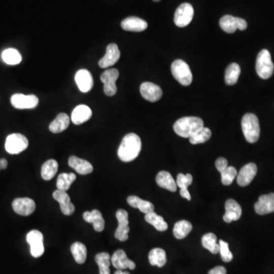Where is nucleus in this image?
<instances>
[{
	"label": "nucleus",
	"mask_w": 274,
	"mask_h": 274,
	"mask_svg": "<svg viewBox=\"0 0 274 274\" xmlns=\"http://www.w3.org/2000/svg\"><path fill=\"white\" fill-rule=\"evenodd\" d=\"M142 148L140 137L136 134H128L124 137L117 155L119 159L125 162H129L137 159Z\"/></svg>",
	"instance_id": "obj_1"
},
{
	"label": "nucleus",
	"mask_w": 274,
	"mask_h": 274,
	"mask_svg": "<svg viewBox=\"0 0 274 274\" xmlns=\"http://www.w3.org/2000/svg\"><path fill=\"white\" fill-rule=\"evenodd\" d=\"M240 73H241V68L239 65L235 63L231 64L227 67L225 73V82L229 85H235L238 82Z\"/></svg>",
	"instance_id": "obj_33"
},
{
	"label": "nucleus",
	"mask_w": 274,
	"mask_h": 274,
	"mask_svg": "<svg viewBox=\"0 0 274 274\" xmlns=\"http://www.w3.org/2000/svg\"><path fill=\"white\" fill-rule=\"evenodd\" d=\"M1 160V159H0ZM2 170V167H1V162H0V171Z\"/></svg>",
	"instance_id": "obj_48"
},
{
	"label": "nucleus",
	"mask_w": 274,
	"mask_h": 274,
	"mask_svg": "<svg viewBox=\"0 0 274 274\" xmlns=\"http://www.w3.org/2000/svg\"><path fill=\"white\" fill-rule=\"evenodd\" d=\"M216 167L220 173L228 168V161L225 158H219L216 161Z\"/></svg>",
	"instance_id": "obj_43"
},
{
	"label": "nucleus",
	"mask_w": 274,
	"mask_h": 274,
	"mask_svg": "<svg viewBox=\"0 0 274 274\" xmlns=\"http://www.w3.org/2000/svg\"><path fill=\"white\" fill-rule=\"evenodd\" d=\"M192 229V224L190 222L180 220L174 225L173 233L177 239H183L189 235Z\"/></svg>",
	"instance_id": "obj_29"
},
{
	"label": "nucleus",
	"mask_w": 274,
	"mask_h": 274,
	"mask_svg": "<svg viewBox=\"0 0 274 274\" xmlns=\"http://www.w3.org/2000/svg\"><path fill=\"white\" fill-rule=\"evenodd\" d=\"M96 261L99 267V273L111 274L110 265L111 264V258L109 254L102 252L96 256Z\"/></svg>",
	"instance_id": "obj_38"
},
{
	"label": "nucleus",
	"mask_w": 274,
	"mask_h": 274,
	"mask_svg": "<svg viewBox=\"0 0 274 274\" xmlns=\"http://www.w3.org/2000/svg\"><path fill=\"white\" fill-rule=\"evenodd\" d=\"M193 177L191 174H179L177 177V186L180 190H188V187L192 184Z\"/></svg>",
	"instance_id": "obj_42"
},
{
	"label": "nucleus",
	"mask_w": 274,
	"mask_h": 274,
	"mask_svg": "<svg viewBox=\"0 0 274 274\" xmlns=\"http://www.w3.org/2000/svg\"><path fill=\"white\" fill-rule=\"evenodd\" d=\"M220 25L226 33L232 34L236 32L237 29L240 31L246 30L248 27V23L242 18H235L232 15H226L222 17L220 21Z\"/></svg>",
	"instance_id": "obj_11"
},
{
	"label": "nucleus",
	"mask_w": 274,
	"mask_h": 274,
	"mask_svg": "<svg viewBox=\"0 0 274 274\" xmlns=\"http://www.w3.org/2000/svg\"><path fill=\"white\" fill-rule=\"evenodd\" d=\"M116 217L118 221V227L116 229L115 238L120 241H127L130 232L128 212L125 209H118L116 212Z\"/></svg>",
	"instance_id": "obj_12"
},
{
	"label": "nucleus",
	"mask_w": 274,
	"mask_h": 274,
	"mask_svg": "<svg viewBox=\"0 0 274 274\" xmlns=\"http://www.w3.org/2000/svg\"><path fill=\"white\" fill-rule=\"evenodd\" d=\"M70 117L65 113H61L51 122L49 126V129L53 134H59L66 131L70 126Z\"/></svg>",
	"instance_id": "obj_27"
},
{
	"label": "nucleus",
	"mask_w": 274,
	"mask_h": 274,
	"mask_svg": "<svg viewBox=\"0 0 274 274\" xmlns=\"http://www.w3.org/2000/svg\"><path fill=\"white\" fill-rule=\"evenodd\" d=\"M76 179V175L74 173H62L58 176L56 188L59 191H67Z\"/></svg>",
	"instance_id": "obj_34"
},
{
	"label": "nucleus",
	"mask_w": 274,
	"mask_h": 274,
	"mask_svg": "<svg viewBox=\"0 0 274 274\" xmlns=\"http://www.w3.org/2000/svg\"><path fill=\"white\" fill-rule=\"evenodd\" d=\"M255 212L259 215H266L274 212V194L262 195L255 205Z\"/></svg>",
	"instance_id": "obj_21"
},
{
	"label": "nucleus",
	"mask_w": 274,
	"mask_h": 274,
	"mask_svg": "<svg viewBox=\"0 0 274 274\" xmlns=\"http://www.w3.org/2000/svg\"><path fill=\"white\" fill-rule=\"evenodd\" d=\"M202 245L204 249H207L212 254H218L220 252V244L217 243V237L215 234L207 233L202 238Z\"/></svg>",
	"instance_id": "obj_35"
},
{
	"label": "nucleus",
	"mask_w": 274,
	"mask_h": 274,
	"mask_svg": "<svg viewBox=\"0 0 274 274\" xmlns=\"http://www.w3.org/2000/svg\"><path fill=\"white\" fill-rule=\"evenodd\" d=\"M258 173V167L255 163L245 165L237 174V183L241 187H246L252 183Z\"/></svg>",
	"instance_id": "obj_15"
},
{
	"label": "nucleus",
	"mask_w": 274,
	"mask_h": 274,
	"mask_svg": "<svg viewBox=\"0 0 274 274\" xmlns=\"http://www.w3.org/2000/svg\"><path fill=\"white\" fill-rule=\"evenodd\" d=\"M156 183L161 188L168 190L171 192L177 191V184L168 171H162L159 172L156 176Z\"/></svg>",
	"instance_id": "obj_26"
},
{
	"label": "nucleus",
	"mask_w": 274,
	"mask_h": 274,
	"mask_svg": "<svg viewBox=\"0 0 274 274\" xmlns=\"http://www.w3.org/2000/svg\"><path fill=\"white\" fill-rule=\"evenodd\" d=\"M83 219L87 223H93V227L96 232H101L105 229V220L100 211L98 209L84 212Z\"/></svg>",
	"instance_id": "obj_25"
},
{
	"label": "nucleus",
	"mask_w": 274,
	"mask_h": 274,
	"mask_svg": "<svg viewBox=\"0 0 274 274\" xmlns=\"http://www.w3.org/2000/svg\"><path fill=\"white\" fill-rule=\"evenodd\" d=\"M145 220L147 223L154 226L159 232H165L168 229V224L164 220L163 217L158 215L154 211L145 214Z\"/></svg>",
	"instance_id": "obj_32"
},
{
	"label": "nucleus",
	"mask_w": 274,
	"mask_h": 274,
	"mask_svg": "<svg viewBox=\"0 0 274 274\" xmlns=\"http://www.w3.org/2000/svg\"><path fill=\"white\" fill-rule=\"evenodd\" d=\"M71 252L77 264H82L86 261L87 249L82 243L75 242L72 245Z\"/></svg>",
	"instance_id": "obj_37"
},
{
	"label": "nucleus",
	"mask_w": 274,
	"mask_h": 274,
	"mask_svg": "<svg viewBox=\"0 0 274 274\" xmlns=\"http://www.w3.org/2000/svg\"><path fill=\"white\" fill-rule=\"evenodd\" d=\"M111 264L117 270H134L136 268V264L134 261L130 260L127 256L125 251L117 250L114 252L111 257Z\"/></svg>",
	"instance_id": "obj_17"
},
{
	"label": "nucleus",
	"mask_w": 274,
	"mask_h": 274,
	"mask_svg": "<svg viewBox=\"0 0 274 274\" xmlns=\"http://www.w3.org/2000/svg\"><path fill=\"white\" fill-rule=\"evenodd\" d=\"M148 261L153 266L162 267L167 262L166 253L162 249H154L148 254Z\"/></svg>",
	"instance_id": "obj_31"
},
{
	"label": "nucleus",
	"mask_w": 274,
	"mask_h": 274,
	"mask_svg": "<svg viewBox=\"0 0 274 274\" xmlns=\"http://www.w3.org/2000/svg\"><path fill=\"white\" fill-rule=\"evenodd\" d=\"M0 162H1L2 169H6L8 166V161L6 159H2Z\"/></svg>",
	"instance_id": "obj_46"
},
{
	"label": "nucleus",
	"mask_w": 274,
	"mask_h": 274,
	"mask_svg": "<svg viewBox=\"0 0 274 274\" xmlns=\"http://www.w3.org/2000/svg\"><path fill=\"white\" fill-rule=\"evenodd\" d=\"M3 60L8 65H18L21 62V53L18 50L14 48H8L5 50L2 53Z\"/></svg>",
	"instance_id": "obj_36"
},
{
	"label": "nucleus",
	"mask_w": 274,
	"mask_h": 274,
	"mask_svg": "<svg viewBox=\"0 0 274 274\" xmlns=\"http://www.w3.org/2000/svg\"><path fill=\"white\" fill-rule=\"evenodd\" d=\"M140 93L143 99L150 102H158L162 96V88L151 82H143L140 86Z\"/></svg>",
	"instance_id": "obj_16"
},
{
	"label": "nucleus",
	"mask_w": 274,
	"mask_h": 274,
	"mask_svg": "<svg viewBox=\"0 0 274 274\" xmlns=\"http://www.w3.org/2000/svg\"><path fill=\"white\" fill-rule=\"evenodd\" d=\"M57 171L58 162L54 159H49L41 167V177L45 180H51Z\"/></svg>",
	"instance_id": "obj_30"
},
{
	"label": "nucleus",
	"mask_w": 274,
	"mask_h": 274,
	"mask_svg": "<svg viewBox=\"0 0 274 274\" xmlns=\"http://www.w3.org/2000/svg\"><path fill=\"white\" fill-rule=\"evenodd\" d=\"M171 73L174 79L184 86L191 85L193 80L192 73L189 66L181 59L174 60L171 64Z\"/></svg>",
	"instance_id": "obj_5"
},
{
	"label": "nucleus",
	"mask_w": 274,
	"mask_h": 274,
	"mask_svg": "<svg viewBox=\"0 0 274 274\" xmlns=\"http://www.w3.org/2000/svg\"><path fill=\"white\" fill-rule=\"evenodd\" d=\"M12 208L18 215L27 217L35 212L36 204L32 199L23 197V198H17L14 200L12 203Z\"/></svg>",
	"instance_id": "obj_13"
},
{
	"label": "nucleus",
	"mask_w": 274,
	"mask_h": 274,
	"mask_svg": "<svg viewBox=\"0 0 274 274\" xmlns=\"http://www.w3.org/2000/svg\"><path fill=\"white\" fill-rule=\"evenodd\" d=\"M28 146L27 138L21 134H12L8 136L5 142V148L9 154L17 155L22 153Z\"/></svg>",
	"instance_id": "obj_6"
},
{
	"label": "nucleus",
	"mask_w": 274,
	"mask_h": 274,
	"mask_svg": "<svg viewBox=\"0 0 274 274\" xmlns=\"http://www.w3.org/2000/svg\"><path fill=\"white\" fill-rule=\"evenodd\" d=\"M153 1H155V2H159V1H160V0H153Z\"/></svg>",
	"instance_id": "obj_49"
},
{
	"label": "nucleus",
	"mask_w": 274,
	"mask_h": 274,
	"mask_svg": "<svg viewBox=\"0 0 274 274\" xmlns=\"http://www.w3.org/2000/svg\"><path fill=\"white\" fill-rule=\"evenodd\" d=\"M241 128L246 140L250 143L258 142L260 137V125L258 117L254 114H246L241 120Z\"/></svg>",
	"instance_id": "obj_3"
},
{
	"label": "nucleus",
	"mask_w": 274,
	"mask_h": 274,
	"mask_svg": "<svg viewBox=\"0 0 274 274\" xmlns=\"http://www.w3.org/2000/svg\"><path fill=\"white\" fill-rule=\"evenodd\" d=\"M128 203L130 206L139 209L142 214H147L154 211V205L147 200H142L137 196H130L128 198Z\"/></svg>",
	"instance_id": "obj_28"
},
{
	"label": "nucleus",
	"mask_w": 274,
	"mask_h": 274,
	"mask_svg": "<svg viewBox=\"0 0 274 274\" xmlns=\"http://www.w3.org/2000/svg\"><path fill=\"white\" fill-rule=\"evenodd\" d=\"M68 163L70 167L82 175L91 174L93 171V165L85 159H79L75 156H70Z\"/></svg>",
	"instance_id": "obj_23"
},
{
	"label": "nucleus",
	"mask_w": 274,
	"mask_h": 274,
	"mask_svg": "<svg viewBox=\"0 0 274 274\" xmlns=\"http://www.w3.org/2000/svg\"><path fill=\"white\" fill-rule=\"evenodd\" d=\"M93 116V111L89 107L85 105H78L71 114V120L76 125H80L88 121Z\"/></svg>",
	"instance_id": "obj_22"
},
{
	"label": "nucleus",
	"mask_w": 274,
	"mask_h": 274,
	"mask_svg": "<svg viewBox=\"0 0 274 274\" xmlns=\"http://www.w3.org/2000/svg\"><path fill=\"white\" fill-rule=\"evenodd\" d=\"M227 271H226V269L224 267H222V266H219V267H215V268L212 269V270H209V273L208 274H226Z\"/></svg>",
	"instance_id": "obj_44"
},
{
	"label": "nucleus",
	"mask_w": 274,
	"mask_h": 274,
	"mask_svg": "<svg viewBox=\"0 0 274 274\" xmlns=\"http://www.w3.org/2000/svg\"><path fill=\"white\" fill-rule=\"evenodd\" d=\"M76 85L82 93H86L91 91L93 87V78L88 70L82 69L75 76Z\"/></svg>",
	"instance_id": "obj_19"
},
{
	"label": "nucleus",
	"mask_w": 274,
	"mask_h": 274,
	"mask_svg": "<svg viewBox=\"0 0 274 274\" xmlns=\"http://www.w3.org/2000/svg\"><path fill=\"white\" fill-rule=\"evenodd\" d=\"M114 274H131L130 273H128V272L127 271H124V270H117V271L114 273Z\"/></svg>",
	"instance_id": "obj_47"
},
{
	"label": "nucleus",
	"mask_w": 274,
	"mask_h": 274,
	"mask_svg": "<svg viewBox=\"0 0 274 274\" xmlns=\"http://www.w3.org/2000/svg\"><path fill=\"white\" fill-rule=\"evenodd\" d=\"M226 214L223 216V220L226 223H231L232 221L239 220L242 214L241 206L235 200L229 199L225 204Z\"/></svg>",
	"instance_id": "obj_20"
},
{
	"label": "nucleus",
	"mask_w": 274,
	"mask_h": 274,
	"mask_svg": "<svg viewBox=\"0 0 274 274\" xmlns=\"http://www.w3.org/2000/svg\"><path fill=\"white\" fill-rule=\"evenodd\" d=\"M237 174L238 172L236 168L232 166H228L226 169L221 172L222 183L224 185H230L233 182L234 179L237 177Z\"/></svg>",
	"instance_id": "obj_40"
},
{
	"label": "nucleus",
	"mask_w": 274,
	"mask_h": 274,
	"mask_svg": "<svg viewBox=\"0 0 274 274\" xmlns=\"http://www.w3.org/2000/svg\"><path fill=\"white\" fill-rule=\"evenodd\" d=\"M194 8L189 3H182L179 6L174 14V23L177 27L188 26L194 18Z\"/></svg>",
	"instance_id": "obj_9"
},
{
	"label": "nucleus",
	"mask_w": 274,
	"mask_h": 274,
	"mask_svg": "<svg viewBox=\"0 0 274 274\" xmlns=\"http://www.w3.org/2000/svg\"><path fill=\"white\" fill-rule=\"evenodd\" d=\"M256 71L258 76L263 79H269L273 75L274 65L271 55L266 49L261 50L257 56Z\"/></svg>",
	"instance_id": "obj_4"
},
{
	"label": "nucleus",
	"mask_w": 274,
	"mask_h": 274,
	"mask_svg": "<svg viewBox=\"0 0 274 274\" xmlns=\"http://www.w3.org/2000/svg\"><path fill=\"white\" fill-rule=\"evenodd\" d=\"M53 197L59 203L61 211L64 215L70 216L75 212L74 205L71 203L70 196L67 194V191L56 190L53 192Z\"/></svg>",
	"instance_id": "obj_18"
},
{
	"label": "nucleus",
	"mask_w": 274,
	"mask_h": 274,
	"mask_svg": "<svg viewBox=\"0 0 274 274\" xmlns=\"http://www.w3.org/2000/svg\"><path fill=\"white\" fill-rule=\"evenodd\" d=\"M122 28L128 32H143L148 27V24L145 20L138 17H129L125 18L121 22Z\"/></svg>",
	"instance_id": "obj_24"
},
{
	"label": "nucleus",
	"mask_w": 274,
	"mask_h": 274,
	"mask_svg": "<svg viewBox=\"0 0 274 274\" xmlns=\"http://www.w3.org/2000/svg\"><path fill=\"white\" fill-rule=\"evenodd\" d=\"M120 57V52L118 46L111 44L107 47L105 56L99 60V66L102 69L108 68L117 64Z\"/></svg>",
	"instance_id": "obj_14"
},
{
	"label": "nucleus",
	"mask_w": 274,
	"mask_h": 274,
	"mask_svg": "<svg viewBox=\"0 0 274 274\" xmlns=\"http://www.w3.org/2000/svg\"><path fill=\"white\" fill-rule=\"evenodd\" d=\"M26 241L30 246L31 255L40 258L44 252V235L38 230H32L27 233Z\"/></svg>",
	"instance_id": "obj_7"
},
{
	"label": "nucleus",
	"mask_w": 274,
	"mask_h": 274,
	"mask_svg": "<svg viewBox=\"0 0 274 274\" xmlns=\"http://www.w3.org/2000/svg\"><path fill=\"white\" fill-rule=\"evenodd\" d=\"M203 128V121L197 117H185L179 119L174 125V131L177 135L184 138H190L199 130Z\"/></svg>",
	"instance_id": "obj_2"
},
{
	"label": "nucleus",
	"mask_w": 274,
	"mask_h": 274,
	"mask_svg": "<svg viewBox=\"0 0 274 274\" xmlns=\"http://www.w3.org/2000/svg\"><path fill=\"white\" fill-rule=\"evenodd\" d=\"M220 255H221L222 260L224 262L229 263L233 259V255L229 250V244L223 240H220Z\"/></svg>",
	"instance_id": "obj_41"
},
{
	"label": "nucleus",
	"mask_w": 274,
	"mask_h": 274,
	"mask_svg": "<svg viewBox=\"0 0 274 274\" xmlns=\"http://www.w3.org/2000/svg\"><path fill=\"white\" fill-rule=\"evenodd\" d=\"M211 136H212V132H211L210 130L203 127V128L199 130L196 134H194L192 137L189 138L190 142L194 145L204 143L210 139Z\"/></svg>",
	"instance_id": "obj_39"
},
{
	"label": "nucleus",
	"mask_w": 274,
	"mask_h": 274,
	"mask_svg": "<svg viewBox=\"0 0 274 274\" xmlns=\"http://www.w3.org/2000/svg\"><path fill=\"white\" fill-rule=\"evenodd\" d=\"M118 77L119 71L117 69H108L102 73L101 81L104 83V92L106 96L111 97L117 93L116 81Z\"/></svg>",
	"instance_id": "obj_8"
},
{
	"label": "nucleus",
	"mask_w": 274,
	"mask_h": 274,
	"mask_svg": "<svg viewBox=\"0 0 274 274\" xmlns=\"http://www.w3.org/2000/svg\"><path fill=\"white\" fill-rule=\"evenodd\" d=\"M180 194L183 198L187 199L188 200H191V194H190L188 190H180Z\"/></svg>",
	"instance_id": "obj_45"
},
{
	"label": "nucleus",
	"mask_w": 274,
	"mask_h": 274,
	"mask_svg": "<svg viewBox=\"0 0 274 274\" xmlns=\"http://www.w3.org/2000/svg\"><path fill=\"white\" fill-rule=\"evenodd\" d=\"M38 103L39 99L35 95L25 96L17 93L11 97V104L17 109H33L38 106Z\"/></svg>",
	"instance_id": "obj_10"
}]
</instances>
